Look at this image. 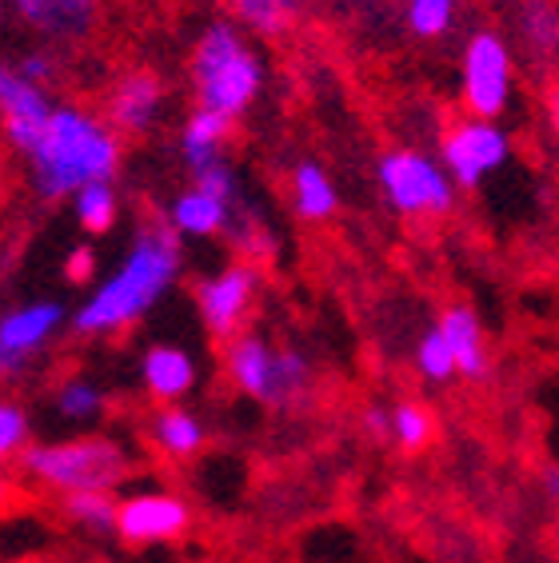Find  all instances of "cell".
<instances>
[{
  "label": "cell",
  "mask_w": 559,
  "mask_h": 563,
  "mask_svg": "<svg viewBox=\"0 0 559 563\" xmlns=\"http://www.w3.org/2000/svg\"><path fill=\"white\" fill-rule=\"evenodd\" d=\"M519 36L536 65L559 60V4L556 0H519Z\"/></svg>",
  "instance_id": "44dd1931"
},
{
  "label": "cell",
  "mask_w": 559,
  "mask_h": 563,
  "mask_svg": "<svg viewBox=\"0 0 559 563\" xmlns=\"http://www.w3.org/2000/svg\"><path fill=\"white\" fill-rule=\"evenodd\" d=\"M364 432L372 435V440H387V408L384 404H368L364 408Z\"/></svg>",
  "instance_id": "d6a6232c"
},
{
  "label": "cell",
  "mask_w": 559,
  "mask_h": 563,
  "mask_svg": "<svg viewBox=\"0 0 559 563\" xmlns=\"http://www.w3.org/2000/svg\"><path fill=\"white\" fill-rule=\"evenodd\" d=\"M288 200L296 220H304V224H328L340 212V188L320 161H300L292 168Z\"/></svg>",
  "instance_id": "ffe728a7"
},
{
  "label": "cell",
  "mask_w": 559,
  "mask_h": 563,
  "mask_svg": "<svg viewBox=\"0 0 559 563\" xmlns=\"http://www.w3.org/2000/svg\"><path fill=\"white\" fill-rule=\"evenodd\" d=\"M136 376L152 404H184L196 391L200 368H196V356L184 344L156 340V344L144 347Z\"/></svg>",
  "instance_id": "5bb4252c"
},
{
  "label": "cell",
  "mask_w": 559,
  "mask_h": 563,
  "mask_svg": "<svg viewBox=\"0 0 559 563\" xmlns=\"http://www.w3.org/2000/svg\"><path fill=\"white\" fill-rule=\"evenodd\" d=\"M228 9L244 33L264 36V41L292 33L300 21V0H228Z\"/></svg>",
  "instance_id": "7402d4cb"
},
{
  "label": "cell",
  "mask_w": 559,
  "mask_h": 563,
  "mask_svg": "<svg viewBox=\"0 0 559 563\" xmlns=\"http://www.w3.org/2000/svg\"><path fill=\"white\" fill-rule=\"evenodd\" d=\"M73 205L76 224L85 228L88 236H108L120 220V192L117 185H88L68 200Z\"/></svg>",
  "instance_id": "484cf974"
},
{
  "label": "cell",
  "mask_w": 559,
  "mask_h": 563,
  "mask_svg": "<svg viewBox=\"0 0 559 563\" xmlns=\"http://www.w3.org/2000/svg\"><path fill=\"white\" fill-rule=\"evenodd\" d=\"M184 272V240L168 220L140 224L129 240V252L97 288L76 303L68 316L80 340H117L136 328L144 316L173 292Z\"/></svg>",
  "instance_id": "6da1fadb"
},
{
  "label": "cell",
  "mask_w": 559,
  "mask_h": 563,
  "mask_svg": "<svg viewBox=\"0 0 559 563\" xmlns=\"http://www.w3.org/2000/svg\"><path fill=\"white\" fill-rule=\"evenodd\" d=\"M33 444V416L21 400L0 396V467L21 460L24 448Z\"/></svg>",
  "instance_id": "f1b7e54d"
},
{
  "label": "cell",
  "mask_w": 559,
  "mask_h": 563,
  "mask_svg": "<svg viewBox=\"0 0 559 563\" xmlns=\"http://www.w3.org/2000/svg\"><path fill=\"white\" fill-rule=\"evenodd\" d=\"M260 268L252 261H232L224 268L208 272L196 284V312L212 340H232L244 332L248 312L256 308Z\"/></svg>",
  "instance_id": "9c48e42d"
},
{
  "label": "cell",
  "mask_w": 559,
  "mask_h": 563,
  "mask_svg": "<svg viewBox=\"0 0 559 563\" xmlns=\"http://www.w3.org/2000/svg\"><path fill=\"white\" fill-rule=\"evenodd\" d=\"M232 129H237V120H228V117H220V112L196 104V109L188 112V120L180 124V132H176V156H180V164L196 176V173H205V168H212V164L228 161Z\"/></svg>",
  "instance_id": "ac0fdd59"
},
{
  "label": "cell",
  "mask_w": 559,
  "mask_h": 563,
  "mask_svg": "<svg viewBox=\"0 0 559 563\" xmlns=\"http://www.w3.org/2000/svg\"><path fill=\"white\" fill-rule=\"evenodd\" d=\"M144 435L173 464H188L208 448V423L184 404H156L144 423Z\"/></svg>",
  "instance_id": "e0dca14e"
},
{
  "label": "cell",
  "mask_w": 559,
  "mask_h": 563,
  "mask_svg": "<svg viewBox=\"0 0 559 563\" xmlns=\"http://www.w3.org/2000/svg\"><path fill=\"white\" fill-rule=\"evenodd\" d=\"M244 205V200H240ZM240 205H228V200H220L216 192H208V188H184V192L173 196V205H168V224L180 232V240H216L224 236L228 224H232V212H237Z\"/></svg>",
  "instance_id": "d6986e66"
},
{
  "label": "cell",
  "mask_w": 559,
  "mask_h": 563,
  "mask_svg": "<svg viewBox=\"0 0 559 563\" xmlns=\"http://www.w3.org/2000/svg\"><path fill=\"white\" fill-rule=\"evenodd\" d=\"M17 73L48 92V88L56 85V76H61V53H56V44H36V48L21 53L17 56Z\"/></svg>",
  "instance_id": "f546056e"
},
{
  "label": "cell",
  "mask_w": 559,
  "mask_h": 563,
  "mask_svg": "<svg viewBox=\"0 0 559 563\" xmlns=\"http://www.w3.org/2000/svg\"><path fill=\"white\" fill-rule=\"evenodd\" d=\"M132 452L117 435L80 432L68 440L29 444L17 460L24 484H33L53 496H76V492H117L124 479H132Z\"/></svg>",
  "instance_id": "277c9868"
},
{
  "label": "cell",
  "mask_w": 559,
  "mask_h": 563,
  "mask_svg": "<svg viewBox=\"0 0 559 563\" xmlns=\"http://www.w3.org/2000/svg\"><path fill=\"white\" fill-rule=\"evenodd\" d=\"M224 372L240 396L272 412L300 408L316 388V368L308 352L276 344L264 332H248V328L240 336L224 340Z\"/></svg>",
  "instance_id": "5b68a950"
},
{
  "label": "cell",
  "mask_w": 559,
  "mask_h": 563,
  "mask_svg": "<svg viewBox=\"0 0 559 563\" xmlns=\"http://www.w3.org/2000/svg\"><path fill=\"white\" fill-rule=\"evenodd\" d=\"M164 109H168V85H164L161 73L152 68H129L120 73L112 85H108L105 97V120L112 129L124 136V141H140L156 132V124L164 120Z\"/></svg>",
  "instance_id": "8fae6325"
},
{
  "label": "cell",
  "mask_w": 559,
  "mask_h": 563,
  "mask_svg": "<svg viewBox=\"0 0 559 563\" xmlns=\"http://www.w3.org/2000/svg\"><path fill=\"white\" fill-rule=\"evenodd\" d=\"M196 104L212 109L228 120H240L264 92L268 68L264 56L237 21H212L196 36L193 60H188Z\"/></svg>",
  "instance_id": "3957f363"
},
{
  "label": "cell",
  "mask_w": 559,
  "mask_h": 563,
  "mask_svg": "<svg viewBox=\"0 0 559 563\" xmlns=\"http://www.w3.org/2000/svg\"><path fill=\"white\" fill-rule=\"evenodd\" d=\"M387 440L408 455L424 452L436 440V416H431L428 404L412 400V396L387 404Z\"/></svg>",
  "instance_id": "603a6c76"
},
{
  "label": "cell",
  "mask_w": 559,
  "mask_h": 563,
  "mask_svg": "<svg viewBox=\"0 0 559 563\" xmlns=\"http://www.w3.org/2000/svg\"><path fill=\"white\" fill-rule=\"evenodd\" d=\"M0 9L56 48L92 41L100 29V0H0Z\"/></svg>",
  "instance_id": "7c38bea8"
},
{
  "label": "cell",
  "mask_w": 559,
  "mask_h": 563,
  "mask_svg": "<svg viewBox=\"0 0 559 563\" xmlns=\"http://www.w3.org/2000/svg\"><path fill=\"white\" fill-rule=\"evenodd\" d=\"M56 100L36 88L33 80H24L17 65H0V132L12 152H29L41 136L44 120L53 112Z\"/></svg>",
  "instance_id": "4fadbf2b"
},
{
  "label": "cell",
  "mask_w": 559,
  "mask_h": 563,
  "mask_svg": "<svg viewBox=\"0 0 559 563\" xmlns=\"http://www.w3.org/2000/svg\"><path fill=\"white\" fill-rule=\"evenodd\" d=\"M436 328H440V336L452 347L460 376L472 379V384H484L492 376V347H487V332L480 312H475L472 303H448L440 312V320H436Z\"/></svg>",
  "instance_id": "2e32d148"
},
{
  "label": "cell",
  "mask_w": 559,
  "mask_h": 563,
  "mask_svg": "<svg viewBox=\"0 0 559 563\" xmlns=\"http://www.w3.org/2000/svg\"><path fill=\"white\" fill-rule=\"evenodd\" d=\"M29 368H33V360H24V356H17V352H9V347H0V388L21 384V379L29 376Z\"/></svg>",
  "instance_id": "1f68e13d"
},
{
  "label": "cell",
  "mask_w": 559,
  "mask_h": 563,
  "mask_svg": "<svg viewBox=\"0 0 559 563\" xmlns=\"http://www.w3.org/2000/svg\"><path fill=\"white\" fill-rule=\"evenodd\" d=\"M412 364H416L419 379H424V384H436V388H440V384H452V379L460 376L452 347H448V340L440 336L436 324L419 332L416 347H412Z\"/></svg>",
  "instance_id": "83f0119b"
},
{
  "label": "cell",
  "mask_w": 559,
  "mask_h": 563,
  "mask_svg": "<svg viewBox=\"0 0 559 563\" xmlns=\"http://www.w3.org/2000/svg\"><path fill=\"white\" fill-rule=\"evenodd\" d=\"M188 528H193V508H188V499L168 488L132 492L117 508V540L132 543V548L173 543Z\"/></svg>",
  "instance_id": "30bf717a"
},
{
  "label": "cell",
  "mask_w": 559,
  "mask_h": 563,
  "mask_svg": "<svg viewBox=\"0 0 559 563\" xmlns=\"http://www.w3.org/2000/svg\"><path fill=\"white\" fill-rule=\"evenodd\" d=\"M516 100V53L504 33L475 29L460 48V104L463 117L500 120Z\"/></svg>",
  "instance_id": "52a82bcc"
},
{
  "label": "cell",
  "mask_w": 559,
  "mask_h": 563,
  "mask_svg": "<svg viewBox=\"0 0 559 563\" xmlns=\"http://www.w3.org/2000/svg\"><path fill=\"white\" fill-rule=\"evenodd\" d=\"M53 408L61 420L68 423H97L108 412V391L97 379L88 376H68L61 388L53 391Z\"/></svg>",
  "instance_id": "d4e9b609"
},
{
  "label": "cell",
  "mask_w": 559,
  "mask_h": 563,
  "mask_svg": "<svg viewBox=\"0 0 559 563\" xmlns=\"http://www.w3.org/2000/svg\"><path fill=\"white\" fill-rule=\"evenodd\" d=\"M436 156H440V164L448 168L460 192H475L512 161V132L500 120L463 117L440 136Z\"/></svg>",
  "instance_id": "ba28073f"
},
{
  "label": "cell",
  "mask_w": 559,
  "mask_h": 563,
  "mask_svg": "<svg viewBox=\"0 0 559 563\" xmlns=\"http://www.w3.org/2000/svg\"><path fill=\"white\" fill-rule=\"evenodd\" d=\"M456 16L460 0H404V29L424 44L443 41L456 29Z\"/></svg>",
  "instance_id": "4316f807"
},
{
  "label": "cell",
  "mask_w": 559,
  "mask_h": 563,
  "mask_svg": "<svg viewBox=\"0 0 559 563\" xmlns=\"http://www.w3.org/2000/svg\"><path fill=\"white\" fill-rule=\"evenodd\" d=\"M117 508H120V499L112 496V492H76V496H61L65 520L76 523L85 536H117Z\"/></svg>",
  "instance_id": "cb8c5ba5"
},
{
  "label": "cell",
  "mask_w": 559,
  "mask_h": 563,
  "mask_svg": "<svg viewBox=\"0 0 559 563\" xmlns=\"http://www.w3.org/2000/svg\"><path fill=\"white\" fill-rule=\"evenodd\" d=\"M376 188L384 196L387 212H396L404 220L452 217L456 196H460V188L440 164V156H431L428 148H416V144L380 152Z\"/></svg>",
  "instance_id": "8992f818"
},
{
  "label": "cell",
  "mask_w": 559,
  "mask_h": 563,
  "mask_svg": "<svg viewBox=\"0 0 559 563\" xmlns=\"http://www.w3.org/2000/svg\"><path fill=\"white\" fill-rule=\"evenodd\" d=\"M12 499H17V479H12L9 472H4V467H0V511L9 508Z\"/></svg>",
  "instance_id": "e575fe53"
},
{
  "label": "cell",
  "mask_w": 559,
  "mask_h": 563,
  "mask_svg": "<svg viewBox=\"0 0 559 563\" xmlns=\"http://www.w3.org/2000/svg\"><path fill=\"white\" fill-rule=\"evenodd\" d=\"M97 272V252L92 249H73L65 261V280L68 284H88Z\"/></svg>",
  "instance_id": "4dcf8cb0"
},
{
  "label": "cell",
  "mask_w": 559,
  "mask_h": 563,
  "mask_svg": "<svg viewBox=\"0 0 559 563\" xmlns=\"http://www.w3.org/2000/svg\"><path fill=\"white\" fill-rule=\"evenodd\" d=\"M539 492H544L548 504H556L559 508V467L556 464H548L544 472H539Z\"/></svg>",
  "instance_id": "836d02e7"
},
{
  "label": "cell",
  "mask_w": 559,
  "mask_h": 563,
  "mask_svg": "<svg viewBox=\"0 0 559 563\" xmlns=\"http://www.w3.org/2000/svg\"><path fill=\"white\" fill-rule=\"evenodd\" d=\"M68 324L65 303L56 300H24L0 312V347H9L17 356L36 360L53 336Z\"/></svg>",
  "instance_id": "9a60e30c"
},
{
  "label": "cell",
  "mask_w": 559,
  "mask_h": 563,
  "mask_svg": "<svg viewBox=\"0 0 559 563\" xmlns=\"http://www.w3.org/2000/svg\"><path fill=\"white\" fill-rule=\"evenodd\" d=\"M124 164V136L85 104L61 100L44 120L41 136L24 152L29 185L44 205L73 200L88 185H117Z\"/></svg>",
  "instance_id": "7a4b0ae2"
}]
</instances>
